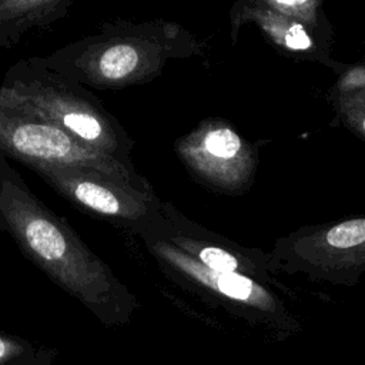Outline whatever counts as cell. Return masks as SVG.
<instances>
[{
    "mask_svg": "<svg viewBox=\"0 0 365 365\" xmlns=\"http://www.w3.org/2000/svg\"><path fill=\"white\" fill-rule=\"evenodd\" d=\"M244 150L241 137L230 127H214L202 138L204 155L212 158V165L225 167L238 160Z\"/></svg>",
    "mask_w": 365,
    "mask_h": 365,
    "instance_id": "cell-8",
    "label": "cell"
},
{
    "mask_svg": "<svg viewBox=\"0 0 365 365\" xmlns=\"http://www.w3.org/2000/svg\"><path fill=\"white\" fill-rule=\"evenodd\" d=\"M345 123L365 138V113H342Z\"/></svg>",
    "mask_w": 365,
    "mask_h": 365,
    "instance_id": "cell-11",
    "label": "cell"
},
{
    "mask_svg": "<svg viewBox=\"0 0 365 365\" xmlns=\"http://www.w3.org/2000/svg\"><path fill=\"white\" fill-rule=\"evenodd\" d=\"M0 145L21 158L76 171H96L115 187L131 191L137 185L127 170L108 154L84 145L58 125L17 107V114L0 111Z\"/></svg>",
    "mask_w": 365,
    "mask_h": 365,
    "instance_id": "cell-2",
    "label": "cell"
},
{
    "mask_svg": "<svg viewBox=\"0 0 365 365\" xmlns=\"http://www.w3.org/2000/svg\"><path fill=\"white\" fill-rule=\"evenodd\" d=\"M168 257L170 259L178 262L182 271L188 272L192 278L225 299L242 305L262 319H268V322L282 327L288 325L289 317L284 304L262 282L241 274H222L211 271L197 262L194 258H187L177 251H170Z\"/></svg>",
    "mask_w": 365,
    "mask_h": 365,
    "instance_id": "cell-4",
    "label": "cell"
},
{
    "mask_svg": "<svg viewBox=\"0 0 365 365\" xmlns=\"http://www.w3.org/2000/svg\"><path fill=\"white\" fill-rule=\"evenodd\" d=\"M43 174L54 182L63 192L71 195L83 207L101 215L117 218H131L141 212V204L130 192H120V188H110L108 182H98L84 177L81 171L73 173L68 168L43 165Z\"/></svg>",
    "mask_w": 365,
    "mask_h": 365,
    "instance_id": "cell-6",
    "label": "cell"
},
{
    "mask_svg": "<svg viewBox=\"0 0 365 365\" xmlns=\"http://www.w3.org/2000/svg\"><path fill=\"white\" fill-rule=\"evenodd\" d=\"M4 205H7L10 224L38 261L47 265L66 287L90 297V292L96 289V279L87 275L86 262L74 252L64 232L27 201L10 195Z\"/></svg>",
    "mask_w": 365,
    "mask_h": 365,
    "instance_id": "cell-3",
    "label": "cell"
},
{
    "mask_svg": "<svg viewBox=\"0 0 365 365\" xmlns=\"http://www.w3.org/2000/svg\"><path fill=\"white\" fill-rule=\"evenodd\" d=\"M140 64V53L131 44H115L98 60V71L107 80H123Z\"/></svg>",
    "mask_w": 365,
    "mask_h": 365,
    "instance_id": "cell-9",
    "label": "cell"
},
{
    "mask_svg": "<svg viewBox=\"0 0 365 365\" xmlns=\"http://www.w3.org/2000/svg\"><path fill=\"white\" fill-rule=\"evenodd\" d=\"M17 100L20 101L19 108L58 125L94 151L107 154L106 151H111L117 144L106 123L84 104L46 91L41 94L31 93L30 96L21 93Z\"/></svg>",
    "mask_w": 365,
    "mask_h": 365,
    "instance_id": "cell-5",
    "label": "cell"
},
{
    "mask_svg": "<svg viewBox=\"0 0 365 365\" xmlns=\"http://www.w3.org/2000/svg\"><path fill=\"white\" fill-rule=\"evenodd\" d=\"M20 352V348L10 339L0 336V365H6Z\"/></svg>",
    "mask_w": 365,
    "mask_h": 365,
    "instance_id": "cell-10",
    "label": "cell"
},
{
    "mask_svg": "<svg viewBox=\"0 0 365 365\" xmlns=\"http://www.w3.org/2000/svg\"><path fill=\"white\" fill-rule=\"evenodd\" d=\"M268 257L272 271L355 285L365 274V217L302 227L277 240Z\"/></svg>",
    "mask_w": 365,
    "mask_h": 365,
    "instance_id": "cell-1",
    "label": "cell"
},
{
    "mask_svg": "<svg viewBox=\"0 0 365 365\" xmlns=\"http://www.w3.org/2000/svg\"><path fill=\"white\" fill-rule=\"evenodd\" d=\"M259 4L264 9L254 11V19L272 38L274 44L292 53H304L312 57H319V46L312 37V33L308 31V26L281 14L279 11L271 9L267 3Z\"/></svg>",
    "mask_w": 365,
    "mask_h": 365,
    "instance_id": "cell-7",
    "label": "cell"
}]
</instances>
